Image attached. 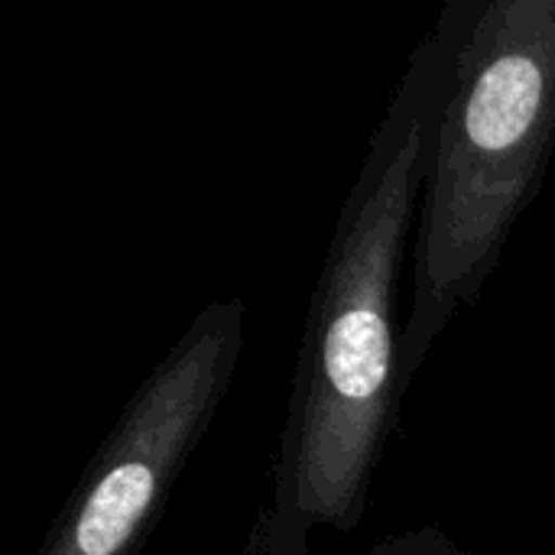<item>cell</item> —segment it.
Masks as SVG:
<instances>
[{"instance_id":"1","label":"cell","mask_w":555,"mask_h":555,"mask_svg":"<svg viewBox=\"0 0 555 555\" xmlns=\"http://www.w3.org/2000/svg\"><path fill=\"white\" fill-rule=\"evenodd\" d=\"M468 0L446 3L377 120L338 211L309 302L257 555H312L319 530H354L400 410L397 319L406 244L420 221Z\"/></svg>"},{"instance_id":"2","label":"cell","mask_w":555,"mask_h":555,"mask_svg":"<svg viewBox=\"0 0 555 555\" xmlns=\"http://www.w3.org/2000/svg\"><path fill=\"white\" fill-rule=\"evenodd\" d=\"M555 150V0H468L413 241L400 397L485 293Z\"/></svg>"},{"instance_id":"3","label":"cell","mask_w":555,"mask_h":555,"mask_svg":"<svg viewBox=\"0 0 555 555\" xmlns=\"http://www.w3.org/2000/svg\"><path fill=\"white\" fill-rule=\"evenodd\" d=\"M244 302L205 306L146 374L36 555H133L208 433L244 351Z\"/></svg>"},{"instance_id":"4","label":"cell","mask_w":555,"mask_h":555,"mask_svg":"<svg viewBox=\"0 0 555 555\" xmlns=\"http://www.w3.org/2000/svg\"><path fill=\"white\" fill-rule=\"evenodd\" d=\"M367 555H478L455 543L446 530L439 527H416L403 530L393 537H384L371 546Z\"/></svg>"}]
</instances>
